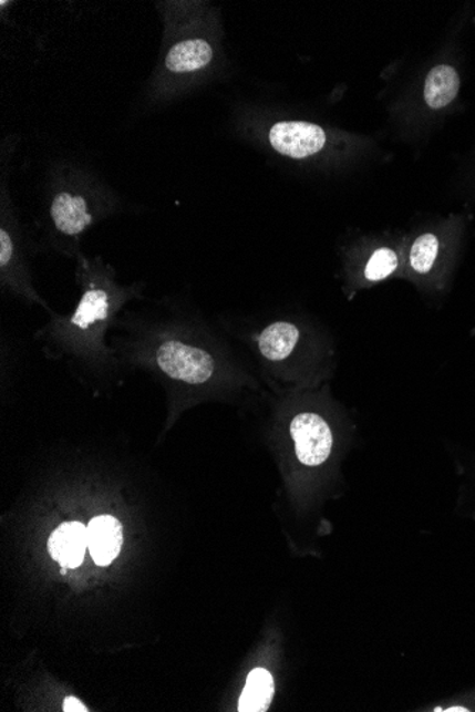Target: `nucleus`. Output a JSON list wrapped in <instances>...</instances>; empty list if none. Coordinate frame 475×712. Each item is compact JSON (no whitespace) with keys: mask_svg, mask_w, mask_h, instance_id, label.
Returning <instances> with one entry per match:
<instances>
[{"mask_svg":"<svg viewBox=\"0 0 475 712\" xmlns=\"http://www.w3.org/2000/svg\"><path fill=\"white\" fill-rule=\"evenodd\" d=\"M466 225V217L452 215L417 230L416 237L409 244V272L428 293L443 295L450 288Z\"/></svg>","mask_w":475,"mask_h":712,"instance_id":"obj_1","label":"nucleus"},{"mask_svg":"<svg viewBox=\"0 0 475 712\" xmlns=\"http://www.w3.org/2000/svg\"><path fill=\"white\" fill-rule=\"evenodd\" d=\"M254 349L269 369H337V349L332 344H309L297 323L277 320L259 330Z\"/></svg>","mask_w":475,"mask_h":712,"instance_id":"obj_2","label":"nucleus"},{"mask_svg":"<svg viewBox=\"0 0 475 712\" xmlns=\"http://www.w3.org/2000/svg\"><path fill=\"white\" fill-rule=\"evenodd\" d=\"M157 368L169 379L189 384H204L217 374L219 363L208 350L197 345L168 340L156 352Z\"/></svg>","mask_w":475,"mask_h":712,"instance_id":"obj_3","label":"nucleus"},{"mask_svg":"<svg viewBox=\"0 0 475 712\" xmlns=\"http://www.w3.org/2000/svg\"><path fill=\"white\" fill-rule=\"evenodd\" d=\"M299 463L308 468L323 465L332 455L334 437L332 429L322 415L301 413L295 415L289 425Z\"/></svg>","mask_w":475,"mask_h":712,"instance_id":"obj_4","label":"nucleus"},{"mask_svg":"<svg viewBox=\"0 0 475 712\" xmlns=\"http://www.w3.org/2000/svg\"><path fill=\"white\" fill-rule=\"evenodd\" d=\"M268 138L275 152L292 159L312 157L322 152L328 142L324 130L308 122L275 123Z\"/></svg>","mask_w":475,"mask_h":712,"instance_id":"obj_5","label":"nucleus"},{"mask_svg":"<svg viewBox=\"0 0 475 712\" xmlns=\"http://www.w3.org/2000/svg\"><path fill=\"white\" fill-rule=\"evenodd\" d=\"M463 89L462 72L454 59H442L423 79L422 100L433 114H444L456 105Z\"/></svg>","mask_w":475,"mask_h":712,"instance_id":"obj_6","label":"nucleus"},{"mask_svg":"<svg viewBox=\"0 0 475 712\" xmlns=\"http://www.w3.org/2000/svg\"><path fill=\"white\" fill-rule=\"evenodd\" d=\"M49 215L58 233L70 238L82 235L96 219L87 197L70 190H62L54 195Z\"/></svg>","mask_w":475,"mask_h":712,"instance_id":"obj_7","label":"nucleus"},{"mask_svg":"<svg viewBox=\"0 0 475 712\" xmlns=\"http://www.w3.org/2000/svg\"><path fill=\"white\" fill-rule=\"evenodd\" d=\"M114 295L104 286H90L84 289L74 313L70 316L69 328L78 334H86L112 318Z\"/></svg>","mask_w":475,"mask_h":712,"instance_id":"obj_8","label":"nucleus"},{"mask_svg":"<svg viewBox=\"0 0 475 712\" xmlns=\"http://www.w3.org/2000/svg\"><path fill=\"white\" fill-rule=\"evenodd\" d=\"M50 556L64 569H76L83 564L89 549L87 526L82 523H64L59 526L48 541Z\"/></svg>","mask_w":475,"mask_h":712,"instance_id":"obj_9","label":"nucleus"},{"mask_svg":"<svg viewBox=\"0 0 475 712\" xmlns=\"http://www.w3.org/2000/svg\"><path fill=\"white\" fill-rule=\"evenodd\" d=\"M89 550L96 565L107 566L120 555L124 535L123 525L114 516L102 515L90 520Z\"/></svg>","mask_w":475,"mask_h":712,"instance_id":"obj_10","label":"nucleus"},{"mask_svg":"<svg viewBox=\"0 0 475 712\" xmlns=\"http://www.w3.org/2000/svg\"><path fill=\"white\" fill-rule=\"evenodd\" d=\"M214 49L204 39H188L175 44L165 58L168 72L194 73L213 62Z\"/></svg>","mask_w":475,"mask_h":712,"instance_id":"obj_11","label":"nucleus"},{"mask_svg":"<svg viewBox=\"0 0 475 712\" xmlns=\"http://www.w3.org/2000/svg\"><path fill=\"white\" fill-rule=\"evenodd\" d=\"M275 694L273 677L265 669L249 673L247 685L239 699V712H265L271 705Z\"/></svg>","mask_w":475,"mask_h":712,"instance_id":"obj_12","label":"nucleus"},{"mask_svg":"<svg viewBox=\"0 0 475 712\" xmlns=\"http://www.w3.org/2000/svg\"><path fill=\"white\" fill-rule=\"evenodd\" d=\"M400 269V254L389 245H380L369 254L362 267V280L366 283L383 282L397 274Z\"/></svg>","mask_w":475,"mask_h":712,"instance_id":"obj_13","label":"nucleus"},{"mask_svg":"<svg viewBox=\"0 0 475 712\" xmlns=\"http://www.w3.org/2000/svg\"><path fill=\"white\" fill-rule=\"evenodd\" d=\"M64 712H87V706L78 700L76 696H69L63 703Z\"/></svg>","mask_w":475,"mask_h":712,"instance_id":"obj_14","label":"nucleus"},{"mask_svg":"<svg viewBox=\"0 0 475 712\" xmlns=\"http://www.w3.org/2000/svg\"><path fill=\"white\" fill-rule=\"evenodd\" d=\"M447 711H467L466 709H450Z\"/></svg>","mask_w":475,"mask_h":712,"instance_id":"obj_15","label":"nucleus"}]
</instances>
